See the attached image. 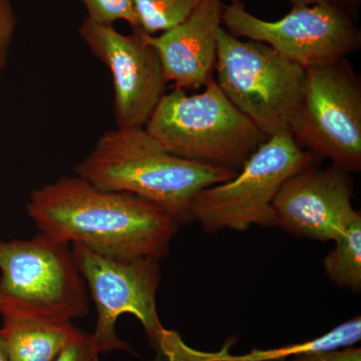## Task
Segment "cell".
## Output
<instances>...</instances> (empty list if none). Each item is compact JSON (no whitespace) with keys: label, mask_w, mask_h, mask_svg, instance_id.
I'll return each mask as SVG.
<instances>
[{"label":"cell","mask_w":361,"mask_h":361,"mask_svg":"<svg viewBox=\"0 0 361 361\" xmlns=\"http://www.w3.org/2000/svg\"><path fill=\"white\" fill-rule=\"evenodd\" d=\"M26 211L40 233L121 260L165 258L180 226L153 202L75 174L33 190Z\"/></svg>","instance_id":"obj_1"},{"label":"cell","mask_w":361,"mask_h":361,"mask_svg":"<svg viewBox=\"0 0 361 361\" xmlns=\"http://www.w3.org/2000/svg\"><path fill=\"white\" fill-rule=\"evenodd\" d=\"M75 173L104 191L153 202L180 225L193 221L192 204L200 192L237 175L172 155L145 128L116 127L99 137Z\"/></svg>","instance_id":"obj_2"},{"label":"cell","mask_w":361,"mask_h":361,"mask_svg":"<svg viewBox=\"0 0 361 361\" xmlns=\"http://www.w3.org/2000/svg\"><path fill=\"white\" fill-rule=\"evenodd\" d=\"M145 130L172 155L237 173L269 139L228 99L214 78L200 94L182 89L166 94Z\"/></svg>","instance_id":"obj_3"},{"label":"cell","mask_w":361,"mask_h":361,"mask_svg":"<svg viewBox=\"0 0 361 361\" xmlns=\"http://www.w3.org/2000/svg\"><path fill=\"white\" fill-rule=\"evenodd\" d=\"M71 248L96 305V329L90 336L99 353L132 351L116 331L118 317L130 314L141 322L158 353L157 361H207L206 353L189 348L179 334L161 325L156 301L161 283L158 260H121L78 243L71 244Z\"/></svg>","instance_id":"obj_4"},{"label":"cell","mask_w":361,"mask_h":361,"mask_svg":"<svg viewBox=\"0 0 361 361\" xmlns=\"http://www.w3.org/2000/svg\"><path fill=\"white\" fill-rule=\"evenodd\" d=\"M217 82L226 97L268 137L293 132L305 70L269 45L218 32Z\"/></svg>","instance_id":"obj_5"},{"label":"cell","mask_w":361,"mask_h":361,"mask_svg":"<svg viewBox=\"0 0 361 361\" xmlns=\"http://www.w3.org/2000/svg\"><path fill=\"white\" fill-rule=\"evenodd\" d=\"M312 160L290 134L270 137L235 177L199 193L192 204L193 220L210 234L243 232L253 225L274 227L273 201L280 188Z\"/></svg>","instance_id":"obj_6"},{"label":"cell","mask_w":361,"mask_h":361,"mask_svg":"<svg viewBox=\"0 0 361 361\" xmlns=\"http://www.w3.org/2000/svg\"><path fill=\"white\" fill-rule=\"evenodd\" d=\"M0 295L59 320L89 314V293L73 248L44 233L0 240Z\"/></svg>","instance_id":"obj_7"},{"label":"cell","mask_w":361,"mask_h":361,"mask_svg":"<svg viewBox=\"0 0 361 361\" xmlns=\"http://www.w3.org/2000/svg\"><path fill=\"white\" fill-rule=\"evenodd\" d=\"M292 137L345 173L361 170V84L346 59L305 70Z\"/></svg>","instance_id":"obj_8"},{"label":"cell","mask_w":361,"mask_h":361,"mask_svg":"<svg viewBox=\"0 0 361 361\" xmlns=\"http://www.w3.org/2000/svg\"><path fill=\"white\" fill-rule=\"evenodd\" d=\"M222 23L235 37L263 42L304 70L346 59L360 49L351 14L334 6H292L280 20H261L240 0L223 7Z\"/></svg>","instance_id":"obj_9"},{"label":"cell","mask_w":361,"mask_h":361,"mask_svg":"<svg viewBox=\"0 0 361 361\" xmlns=\"http://www.w3.org/2000/svg\"><path fill=\"white\" fill-rule=\"evenodd\" d=\"M78 32L92 56L110 71L116 127L145 128L167 90L155 49L141 32L123 35L113 25H102L87 18Z\"/></svg>","instance_id":"obj_10"},{"label":"cell","mask_w":361,"mask_h":361,"mask_svg":"<svg viewBox=\"0 0 361 361\" xmlns=\"http://www.w3.org/2000/svg\"><path fill=\"white\" fill-rule=\"evenodd\" d=\"M346 174L334 165H310L291 176L273 201L276 226L302 238L336 242L360 214Z\"/></svg>","instance_id":"obj_11"},{"label":"cell","mask_w":361,"mask_h":361,"mask_svg":"<svg viewBox=\"0 0 361 361\" xmlns=\"http://www.w3.org/2000/svg\"><path fill=\"white\" fill-rule=\"evenodd\" d=\"M223 7L222 0H202L186 20L172 30L159 35L142 33L175 89H200L214 78Z\"/></svg>","instance_id":"obj_12"},{"label":"cell","mask_w":361,"mask_h":361,"mask_svg":"<svg viewBox=\"0 0 361 361\" xmlns=\"http://www.w3.org/2000/svg\"><path fill=\"white\" fill-rule=\"evenodd\" d=\"M0 336L9 361H54L80 329L0 295Z\"/></svg>","instance_id":"obj_13"},{"label":"cell","mask_w":361,"mask_h":361,"mask_svg":"<svg viewBox=\"0 0 361 361\" xmlns=\"http://www.w3.org/2000/svg\"><path fill=\"white\" fill-rule=\"evenodd\" d=\"M361 338L360 316L348 320L330 330L327 334L310 339L302 343L291 344L283 348L258 350L254 349L250 353L240 356H232L226 353H218L216 361H271L283 360L288 356H296L316 351L334 350V349L349 348L355 345Z\"/></svg>","instance_id":"obj_14"},{"label":"cell","mask_w":361,"mask_h":361,"mask_svg":"<svg viewBox=\"0 0 361 361\" xmlns=\"http://www.w3.org/2000/svg\"><path fill=\"white\" fill-rule=\"evenodd\" d=\"M334 250L324 258L327 276L341 288L360 292L361 289V216L349 223L336 242Z\"/></svg>","instance_id":"obj_15"},{"label":"cell","mask_w":361,"mask_h":361,"mask_svg":"<svg viewBox=\"0 0 361 361\" xmlns=\"http://www.w3.org/2000/svg\"><path fill=\"white\" fill-rule=\"evenodd\" d=\"M202 0H135L139 30L149 35L167 32L184 23Z\"/></svg>","instance_id":"obj_16"},{"label":"cell","mask_w":361,"mask_h":361,"mask_svg":"<svg viewBox=\"0 0 361 361\" xmlns=\"http://www.w3.org/2000/svg\"><path fill=\"white\" fill-rule=\"evenodd\" d=\"M87 11V18L102 25L126 21L134 32L139 30L135 0H80Z\"/></svg>","instance_id":"obj_17"},{"label":"cell","mask_w":361,"mask_h":361,"mask_svg":"<svg viewBox=\"0 0 361 361\" xmlns=\"http://www.w3.org/2000/svg\"><path fill=\"white\" fill-rule=\"evenodd\" d=\"M18 26L13 0H0V78L4 75Z\"/></svg>","instance_id":"obj_18"},{"label":"cell","mask_w":361,"mask_h":361,"mask_svg":"<svg viewBox=\"0 0 361 361\" xmlns=\"http://www.w3.org/2000/svg\"><path fill=\"white\" fill-rule=\"evenodd\" d=\"M99 353L92 336L80 330L54 361H99Z\"/></svg>","instance_id":"obj_19"},{"label":"cell","mask_w":361,"mask_h":361,"mask_svg":"<svg viewBox=\"0 0 361 361\" xmlns=\"http://www.w3.org/2000/svg\"><path fill=\"white\" fill-rule=\"evenodd\" d=\"M289 361H361V348H349L334 350L316 351L294 356Z\"/></svg>","instance_id":"obj_20"},{"label":"cell","mask_w":361,"mask_h":361,"mask_svg":"<svg viewBox=\"0 0 361 361\" xmlns=\"http://www.w3.org/2000/svg\"><path fill=\"white\" fill-rule=\"evenodd\" d=\"M292 6H334L345 9L349 13L356 11L360 0H289Z\"/></svg>","instance_id":"obj_21"},{"label":"cell","mask_w":361,"mask_h":361,"mask_svg":"<svg viewBox=\"0 0 361 361\" xmlns=\"http://www.w3.org/2000/svg\"><path fill=\"white\" fill-rule=\"evenodd\" d=\"M0 361H9L8 355H7L6 348H4V341H2L1 336H0Z\"/></svg>","instance_id":"obj_22"},{"label":"cell","mask_w":361,"mask_h":361,"mask_svg":"<svg viewBox=\"0 0 361 361\" xmlns=\"http://www.w3.org/2000/svg\"><path fill=\"white\" fill-rule=\"evenodd\" d=\"M237 1H240V0H231V2H237Z\"/></svg>","instance_id":"obj_23"}]
</instances>
